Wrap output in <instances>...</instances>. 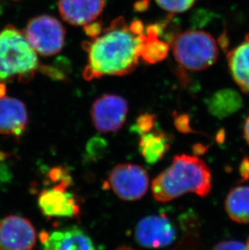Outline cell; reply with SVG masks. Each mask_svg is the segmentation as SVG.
<instances>
[{
    "mask_svg": "<svg viewBox=\"0 0 249 250\" xmlns=\"http://www.w3.org/2000/svg\"><path fill=\"white\" fill-rule=\"evenodd\" d=\"M140 36L133 33L123 17L113 20L100 35L83 44L87 64L83 71L86 81L104 76H126L139 62Z\"/></svg>",
    "mask_w": 249,
    "mask_h": 250,
    "instance_id": "cell-1",
    "label": "cell"
},
{
    "mask_svg": "<svg viewBox=\"0 0 249 250\" xmlns=\"http://www.w3.org/2000/svg\"><path fill=\"white\" fill-rule=\"evenodd\" d=\"M211 187V172L207 164L198 156L182 154L174 156L171 166L155 177L151 191L155 200L167 203L190 193L203 198Z\"/></svg>",
    "mask_w": 249,
    "mask_h": 250,
    "instance_id": "cell-2",
    "label": "cell"
},
{
    "mask_svg": "<svg viewBox=\"0 0 249 250\" xmlns=\"http://www.w3.org/2000/svg\"><path fill=\"white\" fill-rule=\"evenodd\" d=\"M39 67L38 53L24 33L12 25L0 32V83L28 81Z\"/></svg>",
    "mask_w": 249,
    "mask_h": 250,
    "instance_id": "cell-3",
    "label": "cell"
},
{
    "mask_svg": "<svg viewBox=\"0 0 249 250\" xmlns=\"http://www.w3.org/2000/svg\"><path fill=\"white\" fill-rule=\"evenodd\" d=\"M173 55L184 69L201 71L216 62L219 46L210 33L188 30L179 34L173 42Z\"/></svg>",
    "mask_w": 249,
    "mask_h": 250,
    "instance_id": "cell-4",
    "label": "cell"
},
{
    "mask_svg": "<svg viewBox=\"0 0 249 250\" xmlns=\"http://www.w3.org/2000/svg\"><path fill=\"white\" fill-rule=\"evenodd\" d=\"M24 33L36 52L42 56L56 55L65 44L66 30L63 25L49 15L30 20Z\"/></svg>",
    "mask_w": 249,
    "mask_h": 250,
    "instance_id": "cell-5",
    "label": "cell"
},
{
    "mask_svg": "<svg viewBox=\"0 0 249 250\" xmlns=\"http://www.w3.org/2000/svg\"><path fill=\"white\" fill-rule=\"evenodd\" d=\"M108 182L113 193L122 200L136 201L147 192L149 176L142 166L120 164L111 171Z\"/></svg>",
    "mask_w": 249,
    "mask_h": 250,
    "instance_id": "cell-6",
    "label": "cell"
},
{
    "mask_svg": "<svg viewBox=\"0 0 249 250\" xmlns=\"http://www.w3.org/2000/svg\"><path fill=\"white\" fill-rule=\"evenodd\" d=\"M128 110V103L124 97L115 94L103 95L92 104V123L99 132H117L124 125Z\"/></svg>",
    "mask_w": 249,
    "mask_h": 250,
    "instance_id": "cell-7",
    "label": "cell"
},
{
    "mask_svg": "<svg viewBox=\"0 0 249 250\" xmlns=\"http://www.w3.org/2000/svg\"><path fill=\"white\" fill-rule=\"evenodd\" d=\"M134 236L137 242L146 248H165L174 242L176 231L171 220L164 214L149 215L138 223Z\"/></svg>",
    "mask_w": 249,
    "mask_h": 250,
    "instance_id": "cell-8",
    "label": "cell"
},
{
    "mask_svg": "<svg viewBox=\"0 0 249 250\" xmlns=\"http://www.w3.org/2000/svg\"><path fill=\"white\" fill-rule=\"evenodd\" d=\"M36 231L25 218L9 215L0 221V250H33Z\"/></svg>",
    "mask_w": 249,
    "mask_h": 250,
    "instance_id": "cell-9",
    "label": "cell"
},
{
    "mask_svg": "<svg viewBox=\"0 0 249 250\" xmlns=\"http://www.w3.org/2000/svg\"><path fill=\"white\" fill-rule=\"evenodd\" d=\"M66 189L67 187L56 185L42 191L38 206L43 215L48 218H73L80 214V205L75 195Z\"/></svg>",
    "mask_w": 249,
    "mask_h": 250,
    "instance_id": "cell-10",
    "label": "cell"
},
{
    "mask_svg": "<svg viewBox=\"0 0 249 250\" xmlns=\"http://www.w3.org/2000/svg\"><path fill=\"white\" fill-rule=\"evenodd\" d=\"M104 0H59L62 18L74 26H86L102 14Z\"/></svg>",
    "mask_w": 249,
    "mask_h": 250,
    "instance_id": "cell-11",
    "label": "cell"
},
{
    "mask_svg": "<svg viewBox=\"0 0 249 250\" xmlns=\"http://www.w3.org/2000/svg\"><path fill=\"white\" fill-rule=\"evenodd\" d=\"M28 125V112L23 102L0 97V134L19 137Z\"/></svg>",
    "mask_w": 249,
    "mask_h": 250,
    "instance_id": "cell-12",
    "label": "cell"
},
{
    "mask_svg": "<svg viewBox=\"0 0 249 250\" xmlns=\"http://www.w3.org/2000/svg\"><path fill=\"white\" fill-rule=\"evenodd\" d=\"M42 242L43 250H97L91 237L78 227L53 231Z\"/></svg>",
    "mask_w": 249,
    "mask_h": 250,
    "instance_id": "cell-13",
    "label": "cell"
},
{
    "mask_svg": "<svg viewBox=\"0 0 249 250\" xmlns=\"http://www.w3.org/2000/svg\"><path fill=\"white\" fill-rule=\"evenodd\" d=\"M228 70L233 81L245 93H249V33L227 55Z\"/></svg>",
    "mask_w": 249,
    "mask_h": 250,
    "instance_id": "cell-14",
    "label": "cell"
},
{
    "mask_svg": "<svg viewBox=\"0 0 249 250\" xmlns=\"http://www.w3.org/2000/svg\"><path fill=\"white\" fill-rule=\"evenodd\" d=\"M162 30L161 24H150L145 26L144 33L140 35L139 58L146 63H158L163 61L169 52V44L160 39Z\"/></svg>",
    "mask_w": 249,
    "mask_h": 250,
    "instance_id": "cell-15",
    "label": "cell"
},
{
    "mask_svg": "<svg viewBox=\"0 0 249 250\" xmlns=\"http://www.w3.org/2000/svg\"><path fill=\"white\" fill-rule=\"evenodd\" d=\"M169 135L160 129L151 130L140 136L139 152L149 165L161 161L170 149Z\"/></svg>",
    "mask_w": 249,
    "mask_h": 250,
    "instance_id": "cell-16",
    "label": "cell"
},
{
    "mask_svg": "<svg viewBox=\"0 0 249 250\" xmlns=\"http://www.w3.org/2000/svg\"><path fill=\"white\" fill-rule=\"evenodd\" d=\"M225 210L234 222L249 224V186H239L230 189L226 197Z\"/></svg>",
    "mask_w": 249,
    "mask_h": 250,
    "instance_id": "cell-17",
    "label": "cell"
},
{
    "mask_svg": "<svg viewBox=\"0 0 249 250\" xmlns=\"http://www.w3.org/2000/svg\"><path fill=\"white\" fill-rule=\"evenodd\" d=\"M242 99L231 90H223L216 92L208 102V109L212 115L224 118L240 109Z\"/></svg>",
    "mask_w": 249,
    "mask_h": 250,
    "instance_id": "cell-18",
    "label": "cell"
},
{
    "mask_svg": "<svg viewBox=\"0 0 249 250\" xmlns=\"http://www.w3.org/2000/svg\"><path fill=\"white\" fill-rule=\"evenodd\" d=\"M108 144L105 139L101 137H93L90 139L86 146V159L87 161H97L103 157Z\"/></svg>",
    "mask_w": 249,
    "mask_h": 250,
    "instance_id": "cell-19",
    "label": "cell"
},
{
    "mask_svg": "<svg viewBox=\"0 0 249 250\" xmlns=\"http://www.w3.org/2000/svg\"><path fill=\"white\" fill-rule=\"evenodd\" d=\"M157 125V118L154 114L144 113L137 118L136 123L132 125V132L141 135L150 132Z\"/></svg>",
    "mask_w": 249,
    "mask_h": 250,
    "instance_id": "cell-20",
    "label": "cell"
},
{
    "mask_svg": "<svg viewBox=\"0 0 249 250\" xmlns=\"http://www.w3.org/2000/svg\"><path fill=\"white\" fill-rule=\"evenodd\" d=\"M158 5L167 12H186L195 3L197 0H155Z\"/></svg>",
    "mask_w": 249,
    "mask_h": 250,
    "instance_id": "cell-21",
    "label": "cell"
},
{
    "mask_svg": "<svg viewBox=\"0 0 249 250\" xmlns=\"http://www.w3.org/2000/svg\"><path fill=\"white\" fill-rule=\"evenodd\" d=\"M212 250H249L247 246L243 242L234 240L224 241L217 244Z\"/></svg>",
    "mask_w": 249,
    "mask_h": 250,
    "instance_id": "cell-22",
    "label": "cell"
},
{
    "mask_svg": "<svg viewBox=\"0 0 249 250\" xmlns=\"http://www.w3.org/2000/svg\"><path fill=\"white\" fill-rule=\"evenodd\" d=\"M175 125L177 130L181 131V133H195L190 127V123H189V117L186 114H181V115L176 116L175 118Z\"/></svg>",
    "mask_w": 249,
    "mask_h": 250,
    "instance_id": "cell-23",
    "label": "cell"
},
{
    "mask_svg": "<svg viewBox=\"0 0 249 250\" xmlns=\"http://www.w3.org/2000/svg\"><path fill=\"white\" fill-rule=\"evenodd\" d=\"M102 30H103V27H102L101 22H92L91 24L84 26L85 33L87 34L88 38H90V39H92V38H95L100 35Z\"/></svg>",
    "mask_w": 249,
    "mask_h": 250,
    "instance_id": "cell-24",
    "label": "cell"
},
{
    "mask_svg": "<svg viewBox=\"0 0 249 250\" xmlns=\"http://www.w3.org/2000/svg\"><path fill=\"white\" fill-rule=\"evenodd\" d=\"M240 175L243 181L249 180V158L243 159L240 166Z\"/></svg>",
    "mask_w": 249,
    "mask_h": 250,
    "instance_id": "cell-25",
    "label": "cell"
},
{
    "mask_svg": "<svg viewBox=\"0 0 249 250\" xmlns=\"http://www.w3.org/2000/svg\"><path fill=\"white\" fill-rule=\"evenodd\" d=\"M243 133H244V139L249 146V115L245 119V123H244Z\"/></svg>",
    "mask_w": 249,
    "mask_h": 250,
    "instance_id": "cell-26",
    "label": "cell"
},
{
    "mask_svg": "<svg viewBox=\"0 0 249 250\" xmlns=\"http://www.w3.org/2000/svg\"><path fill=\"white\" fill-rule=\"evenodd\" d=\"M149 0H139L135 4V7L138 11H144L148 7Z\"/></svg>",
    "mask_w": 249,
    "mask_h": 250,
    "instance_id": "cell-27",
    "label": "cell"
},
{
    "mask_svg": "<svg viewBox=\"0 0 249 250\" xmlns=\"http://www.w3.org/2000/svg\"><path fill=\"white\" fill-rule=\"evenodd\" d=\"M5 87L2 83H0V97H4L5 95Z\"/></svg>",
    "mask_w": 249,
    "mask_h": 250,
    "instance_id": "cell-28",
    "label": "cell"
},
{
    "mask_svg": "<svg viewBox=\"0 0 249 250\" xmlns=\"http://www.w3.org/2000/svg\"><path fill=\"white\" fill-rule=\"evenodd\" d=\"M117 250H134L133 249L129 248V247H127V246H122L120 248H118Z\"/></svg>",
    "mask_w": 249,
    "mask_h": 250,
    "instance_id": "cell-29",
    "label": "cell"
},
{
    "mask_svg": "<svg viewBox=\"0 0 249 250\" xmlns=\"http://www.w3.org/2000/svg\"><path fill=\"white\" fill-rule=\"evenodd\" d=\"M246 246H247L248 250H249V238H248V240H247V244H246Z\"/></svg>",
    "mask_w": 249,
    "mask_h": 250,
    "instance_id": "cell-30",
    "label": "cell"
}]
</instances>
